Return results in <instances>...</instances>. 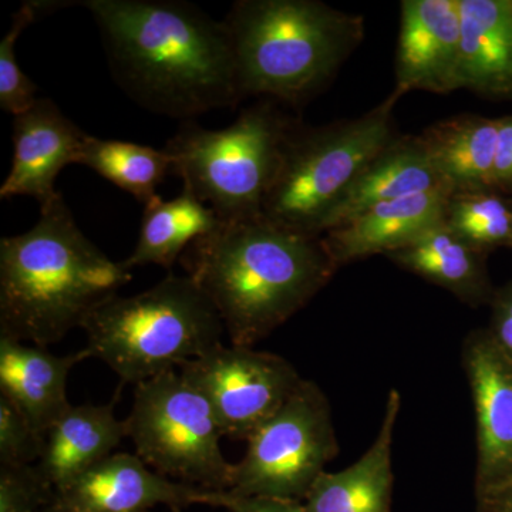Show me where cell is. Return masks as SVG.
<instances>
[{"instance_id": "obj_1", "label": "cell", "mask_w": 512, "mask_h": 512, "mask_svg": "<svg viewBox=\"0 0 512 512\" xmlns=\"http://www.w3.org/2000/svg\"><path fill=\"white\" fill-rule=\"evenodd\" d=\"M109 69L143 109L184 121L242 100L224 20L184 0H84Z\"/></svg>"}, {"instance_id": "obj_2", "label": "cell", "mask_w": 512, "mask_h": 512, "mask_svg": "<svg viewBox=\"0 0 512 512\" xmlns=\"http://www.w3.org/2000/svg\"><path fill=\"white\" fill-rule=\"evenodd\" d=\"M224 323L232 346L254 348L302 311L338 272L322 237L264 215L221 222L180 258Z\"/></svg>"}, {"instance_id": "obj_3", "label": "cell", "mask_w": 512, "mask_h": 512, "mask_svg": "<svg viewBox=\"0 0 512 512\" xmlns=\"http://www.w3.org/2000/svg\"><path fill=\"white\" fill-rule=\"evenodd\" d=\"M133 279L74 221L63 195L40 205L35 227L0 241V338L46 348Z\"/></svg>"}, {"instance_id": "obj_4", "label": "cell", "mask_w": 512, "mask_h": 512, "mask_svg": "<svg viewBox=\"0 0 512 512\" xmlns=\"http://www.w3.org/2000/svg\"><path fill=\"white\" fill-rule=\"evenodd\" d=\"M244 99L302 106L365 37V19L319 0H238L224 19Z\"/></svg>"}, {"instance_id": "obj_5", "label": "cell", "mask_w": 512, "mask_h": 512, "mask_svg": "<svg viewBox=\"0 0 512 512\" xmlns=\"http://www.w3.org/2000/svg\"><path fill=\"white\" fill-rule=\"evenodd\" d=\"M84 352L137 384L222 345L225 326L190 276L170 274L134 296H114L86 319Z\"/></svg>"}, {"instance_id": "obj_6", "label": "cell", "mask_w": 512, "mask_h": 512, "mask_svg": "<svg viewBox=\"0 0 512 512\" xmlns=\"http://www.w3.org/2000/svg\"><path fill=\"white\" fill-rule=\"evenodd\" d=\"M261 99L242 110L227 128L210 130L184 121L164 151L173 171L222 222L262 215V207L281 167L286 141L299 121Z\"/></svg>"}, {"instance_id": "obj_7", "label": "cell", "mask_w": 512, "mask_h": 512, "mask_svg": "<svg viewBox=\"0 0 512 512\" xmlns=\"http://www.w3.org/2000/svg\"><path fill=\"white\" fill-rule=\"evenodd\" d=\"M394 90L375 109L353 120L308 128L301 123L286 141L281 167L262 215L276 225L322 237L323 222L366 165L396 140Z\"/></svg>"}, {"instance_id": "obj_8", "label": "cell", "mask_w": 512, "mask_h": 512, "mask_svg": "<svg viewBox=\"0 0 512 512\" xmlns=\"http://www.w3.org/2000/svg\"><path fill=\"white\" fill-rule=\"evenodd\" d=\"M124 424L137 456L156 473L202 490H231L224 431L204 394L177 370L137 384Z\"/></svg>"}, {"instance_id": "obj_9", "label": "cell", "mask_w": 512, "mask_h": 512, "mask_svg": "<svg viewBox=\"0 0 512 512\" xmlns=\"http://www.w3.org/2000/svg\"><path fill=\"white\" fill-rule=\"evenodd\" d=\"M247 443L245 456L234 464L229 493L302 503L340 450L328 396L318 383L302 379Z\"/></svg>"}, {"instance_id": "obj_10", "label": "cell", "mask_w": 512, "mask_h": 512, "mask_svg": "<svg viewBox=\"0 0 512 512\" xmlns=\"http://www.w3.org/2000/svg\"><path fill=\"white\" fill-rule=\"evenodd\" d=\"M178 370L210 402L225 436L245 441L303 379L285 357L239 346H218Z\"/></svg>"}, {"instance_id": "obj_11", "label": "cell", "mask_w": 512, "mask_h": 512, "mask_svg": "<svg viewBox=\"0 0 512 512\" xmlns=\"http://www.w3.org/2000/svg\"><path fill=\"white\" fill-rule=\"evenodd\" d=\"M211 491L180 483L150 470L137 454H111L57 491L47 512H150L207 505Z\"/></svg>"}, {"instance_id": "obj_12", "label": "cell", "mask_w": 512, "mask_h": 512, "mask_svg": "<svg viewBox=\"0 0 512 512\" xmlns=\"http://www.w3.org/2000/svg\"><path fill=\"white\" fill-rule=\"evenodd\" d=\"M461 362L476 413L474 488H480L512 468V357L484 328L468 333Z\"/></svg>"}, {"instance_id": "obj_13", "label": "cell", "mask_w": 512, "mask_h": 512, "mask_svg": "<svg viewBox=\"0 0 512 512\" xmlns=\"http://www.w3.org/2000/svg\"><path fill=\"white\" fill-rule=\"evenodd\" d=\"M460 0H403L397 43L396 92L457 90Z\"/></svg>"}, {"instance_id": "obj_14", "label": "cell", "mask_w": 512, "mask_h": 512, "mask_svg": "<svg viewBox=\"0 0 512 512\" xmlns=\"http://www.w3.org/2000/svg\"><path fill=\"white\" fill-rule=\"evenodd\" d=\"M90 134L83 131L50 99H37L13 120V160L0 187V198L32 197L40 205L56 197V178L79 163Z\"/></svg>"}, {"instance_id": "obj_15", "label": "cell", "mask_w": 512, "mask_h": 512, "mask_svg": "<svg viewBox=\"0 0 512 512\" xmlns=\"http://www.w3.org/2000/svg\"><path fill=\"white\" fill-rule=\"evenodd\" d=\"M451 192L431 190L383 202L322 235L333 262L342 266L390 254L443 224Z\"/></svg>"}, {"instance_id": "obj_16", "label": "cell", "mask_w": 512, "mask_h": 512, "mask_svg": "<svg viewBox=\"0 0 512 512\" xmlns=\"http://www.w3.org/2000/svg\"><path fill=\"white\" fill-rule=\"evenodd\" d=\"M400 409L402 396L390 389L372 446L345 470L320 474L303 500L306 512H392L393 441Z\"/></svg>"}, {"instance_id": "obj_17", "label": "cell", "mask_w": 512, "mask_h": 512, "mask_svg": "<svg viewBox=\"0 0 512 512\" xmlns=\"http://www.w3.org/2000/svg\"><path fill=\"white\" fill-rule=\"evenodd\" d=\"M84 350L56 356L46 348L0 338V396L19 410L37 433L47 431L73 404L67 399V377Z\"/></svg>"}, {"instance_id": "obj_18", "label": "cell", "mask_w": 512, "mask_h": 512, "mask_svg": "<svg viewBox=\"0 0 512 512\" xmlns=\"http://www.w3.org/2000/svg\"><path fill=\"white\" fill-rule=\"evenodd\" d=\"M456 84L485 99H512V0H460Z\"/></svg>"}, {"instance_id": "obj_19", "label": "cell", "mask_w": 512, "mask_h": 512, "mask_svg": "<svg viewBox=\"0 0 512 512\" xmlns=\"http://www.w3.org/2000/svg\"><path fill=\"white\" fill-rule=\"evenodd\" d=\"M431 190L447 188L419 136L397 137L366 165L330 211L323 222L322 235L383 202Z\"/></svg>"}, {"instance_id": "obj_20", "label": "cell", "mask_w": 512, "mask_h": 512, "mask_svg": "<svg viewBox=\"0 0 512 512\" xmlns=\"http://www.w3.org/2000/svg\"><path fill=\"white\" fill-rule=\"evenodd\" d=\"M126 437L114 402L72 406L47 431L37 470L57 493L110 457Z\"/></svg>"}, {"instance_id": "obj_21", "label": "cell", "mask_w": 512, "mask_h": 512, "mask_svg": "<svg viewBox=\"0 0 512 512\" xmlns=\"http://www.w3.org/2000/svg\"><path fill=\"white\" fill-rule=\"evenodd\" d=\"M487 256L457 237L443 222L386 258L403 271L446 289L471 308H480L490 305L495 292Z\"/></svg>"}, {"instance_id": "obj_22", "label": "cell", "mask_w": 512, "mask_h": 512, "mask_svg": "<svg viewBox=\"0 0 512 512\" xmlns=\"http://www.w3.org/2000/svg\"><path fill=\"white\" fill-rule=\"evenodd\" d=\"M419 138L451 194L494 191L498 119L463 114L433 124Z\"/></svg>"}, {"instance_id": "obj_23", "label": "cell", "mask_w": 512, "mask_h": 512, "mask_svg": "<svg viewBox=\"0 0 512 512\" xmlns=\"http://www.w3.org/2000/svg\"><path fill=\"white\" fill-rule=\"evenodd\" d=\"M221 222L217 212L184 185L173 200L164 201L156 195L144 205L136 248L124 264L131 271L146 265L170 271L192 242L214 232Z\"/></svg>"}, {"instance_id": "obj_24", "label": "cell", "mask_w": 512, "mask_h": 512, "mask_svg": "<svg viewBox=\"0 0 512 512\" xmlns=\"http://www.w3.org/2000/svg\"><path fill=\"white\" fill-rule=\"evenodd\" d=\"M77 164L92 168L143 205L156 197L158 185L173 171V160L164 150L93 136L84 143Z\"/></svg>"}, {"instance_id": "obj_25", "label": "cell", "mask_w": 512, "mask_h": 512, "mask_svg": "<svg viewBox=\"0 0 512 512\" xmlns=\"http://www.w3.org/2000/svg\"><path fill=\"white\" fill-rule=\"evenodd\" d=\"M444 224L457 237L484 254L498 248H511V200H505L501 192L451 194Z\"/></svg>"}, {"instance_id": "obj_26", "label": "cell", "mask_w": 512, "mask_h": 512, "mask_svg": "<svg viewBox=\"0 0 512 512\" xmlns=\"http://www.w3.org/2000/svg\"><path fill=\"white\" fill-rule=\"evenodd\" d=\"M52 6L53 2L23 3L13 15L9 32L0 42V107L15 117L28 111L39 99L36 97V83L20 69L16 59V42L23 30Z\"/></svg>"}, {"instance_id": "obj_27", "label": "cell", "mask_w": 512, "mask_h": 512, "mask_svg": "<svg viewBox=\"0 0 512 512\" xmlns=\"http://www.w3.org/2000/svg\"><path fill=\"white\" fill-rule=\"evenodd\" d=\"M56 491L35 466H0V512H47Z\"/></svg>"}, {"instance_id": "obj_28", "label": "cell", "mask_w": 512, "mask_h": 512, "mask_svg": "<svg viewBox=\"0 0 512 512\" xmlns=\"http://www.w3.org/2000/svg\"><path fill=\"white\" fill-rule=\"evenodd\" d=\"M45 437L5 397L0 396V466H35Z\"/></svg>"}, {"instance_id": "obj_29", "label": "cell", "mask_w": 512, "mask_h": 512, "mask_svg": "<svg viewBox=\"0 0 512 512\" xmlns=\"http://www.w3.org/2000/svg\"><path fill=\"white\" fill-rule=\"evenodd\" d=\"M207 505L229 512H306L301 501L271 497H242L229 491H211Z\"/></svg>"}, {"instance_id": "obj_30", "label": "cell", "mask_w": 512, "mask_h": 512, "mask_svg": "<svg viewBox=\"0 0 512 512\" xmlns=\"http://www.w3.org/2000/svg\"><path fill=\"white\" fill-rule=\"evenodd\" d=\"M491 316L487 330L498 346L512 357V281L495 288L490 302Z\"/></svg>"}, {"instance_id": "obj_31", "label": "cell", "mask_w": 512, "mask_h": 512, "mask_svg": "<svg viewBox=\"0 0 512 512\" xmlns=\"http://www.w3.org/2000/svg\"><path fill=\"white\" fill-rule=\"evenodd\" d=\"M493 190L497 192H512V116L500 117L498 119Z\"/></svg>"}, {"instance_id": "obj_32", "label": "cell", "mask_w": 512, "mask_h": 512, "mask_svg": "<svg viewBox=\"0 0 512 512\" xmlns=\"http://www.w3.org/2000/svg\"><path fill=\"white\" fill-rule=\"evenodd\" d=\"M476 512H512V468L493 483L474 488Z\"/></svg>"}, {"instance_id": "obj_33", "label": "cell", "mask_w": 512, "mask_h": 512, "mask_svg": "<svg viewBox=\"0 0 512 512\" xmlns=\"http://www.w3.org/2000/svg\"><path fill=\"white\" fill-rule=\"evenodd\" d=\"M171 512H183V510H180V508H174V510H170Z\"/></svg>"}, {"instance_id": "obj_34", "label": "cell", "mask_w": 512, "mask_h": 512, "mask_svg": "<svg viewBox=\"0 0 512 512\" xmlns=\"http://www.w3.org/2000/svg\"><path fill=\"white\" fill-rule=\"evenodd\" d=\"M511 207H512V200H511ZM511 248H512V242H511Z\"/></svg>"}]
</instances>
